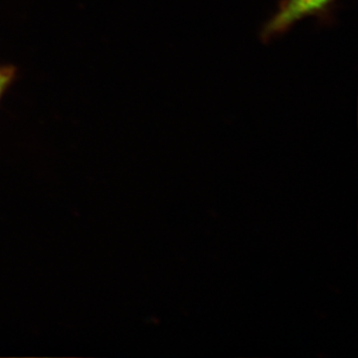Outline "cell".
<instances>
[{
    "mask_svg": "<svg viewBox=\"0 0 358 358\" xmlns=\"http://www.w3.org/2000/svg\"><path fill=\"white\" fill-rule=\"evenodd\" d=\"M331 0H288L286 6L268 25L266 33L271 35L273 33L286 29L287 26L292 24L303 16L319 10L326 6Z\"/></svg>",
    "mask_w": 358,
    "mask_h": 358,
    "instance_id": "6da1fadb",
    "label": "cell"
},
{
    "mask_svg": "<svg viewBox=\"0 0 358 358\" xmlns=\"http://www.w3.org/2000/svg\"><path fill=\"white\" fill-rule=\"evenodd\" d=\"M17 68L10 64H0V102L17 77Z\"/></svg>",
    "mask_w": 358,
    "mask_h": 358,
    "instance_id": "7a4b0ae2",
    "label": "cell"
}]
</instances>
